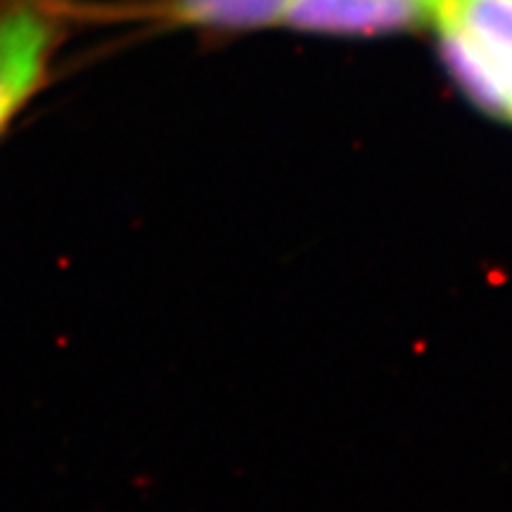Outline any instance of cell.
<instances>
[{
  "mask_svg": "<svg viewBox=\"0 0 512 512\" xmlns=\"http://www.w3.org/2000/svg\"><path fill=\"white\" fill-rule=\"evenodd\" d=\"M432 24L463 93L512 124V0H439Z\"/></svg>",
  "mask_w": 512,
  "mask_h": 512,
  "instance_id": "obj_1",
  "label": "cell"
},
{
  "mask_svg": "<svg viewBox=\"0 0 512 512\" xmlns=\"http://www.w3.org/2000/svg\"><path fill=\"white\" fill-rule=\"evenodd\" d=\"M76 19L83 0H0V136L48 86Z\"/></svg>",
  "mask_w": 512,
  "mask_h": 512,
  "instance_id": "obj_2",
  "label": "cell"
},
{
  "mask_svg": "<svg viewBox=\"0 0 512 512\" xmlns=\"http://www.w3.org/2000/svg\"><path fill=\"white\" fill-rule=\"evenodd\" d=\"M439 0H290L285 22L328 36H384L434 22Z\"/></svg>",
  "mask_w": 512,
  "mask_h": 512,
  "instance_id": "obj_3",
  "label": "cell"
},
{
  "mask_svg": "<svg viewBox=\"0 0 512 512\" xmlns=\"http://www.w3.org/2000/svg\"><path fill=\"white\" fill-rule=\"evenodd\" d=\"M290 0H155L143 17L209 29H259L283 24Z\"/></svg>",
  "mask_w": 512,
  "mask_h": 512,
  "instance_id": "obj_4",
  "label": "cell"
}]
</instances>
